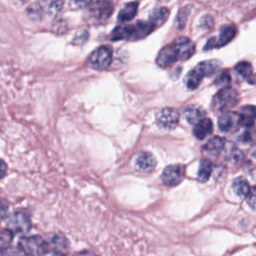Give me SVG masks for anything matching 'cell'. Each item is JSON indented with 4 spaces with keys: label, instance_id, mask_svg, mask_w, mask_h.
Segmentation results:
<instances>
[{
    "label": "cell",
    "instance_id": "obj_11",
    "mask_svg": "<svg viewBox=\"0 0 256 256\" xmlns=\"http://www.w3.org/2000/svg\"><path fill=\"white\" fill-rule=\"evenodd\" d=\"M176 60H178V59H177V55H176V52H175L172 44L166 45L165 47H163L159 51V53L156 57L157 65L160 67H163V68L170 66Z\"/></svg>",
    "mask_w": 256,
    "mask_h": 256
},
{
    "label": "cell",
    "instance_id": "obj_2",
    "mask_svg": "<svg viewBox=\"0 0 256 256\" xmlns=\"http://www.w3.org/2000/svg\"><path fill=\"white\" fill-rule=\"evenodd\" d=\"M19 250L28 256H43L48 249V243L40 236L22 237L18 243Z\"/></svg>",
    "mask_w": 256,
    "mask_h": 256
},
{
    "label": "cell",
    "instance_id": "obj_32",
    "mask_svg": "<svg viewBox=\"0 0 256 256\" xmlns=\"http://www.w3.org/2000/svg\"><path fill=\"white\" fill-rule=\"evenodd\" d=\"M7 169H8L7 164L5 163L4 160H2V159L0 158V179H2V178L6 175Z\"/></svg>",
    "mask_w": 256,
    "mask_h": 256
},
{
    "label": "cell",
    "instance_id": "obj_6",
    "mask_svg": "<svg viewBox=\"0 0 256 256\" xmlns=\"http://www.w3.org/2000/svg\"><path fill=\"white\" fill-rule=\"evenodd\" d=\"M89 64L96 69L107 68L112 61V51L107 46H100L89 56Z\"/></svg>",
    "mask_w": 256,
    "mask_h": 256
},
{
    "label": "cell",
    "instance_id": "obj_8",
    "mask_svg": "<svg viewBox=\"0 0 256 256\" xmlns=\"http://www.w3.org/2000/svg\"><path fill=\"white\" fill-rule=\"evenodd\" d=\"M179 113L174 108H164L156 115L157 125L164 129L174 128L179 121Z\"/></svg>",
    "mask_w": 256,
    "mask_h": 256
},
{
    "label": "cell",
    "instance_id": "obj_29",
    "mask_svg": "<svg viewBox=\"0 0 256 256\" xmlns=\"http://www.w3.org/2000/svg\"><path fill=\"white\" fill-rule=\"evenodd\" d=\"M12 238H13V234L8 229L0 231V245L7 246L8 244L11 243Z\"/></svg>",
    "mask_w": 256,
    "mask_h": 256
},
{
    "label": "cell",
    "instance_id": "obj_33",
    "mask_svg": "<svg viewBox=\"0 0 256 256\" xmlns=\"http://www.w3.org/2000/svg\"><path fill=\"white\" fill-rule=\"evenodd\" d=\"M72 3L78 7H83V6H86L88 4L91 3L92 0H71Z\"/></svg>",
    "mask_w": 256,
    "mask_h": 256
},
{
    "label": "cell",
    "instance_id": "obj_4",
    "mask_svg": "<svg viewBox=\"0 0 256 256\" xmlns=\"http://www.w3.org/2000/svg\"><path fill=\"white\" fill-rule=\"evenodd\" d=\"M6 228L13 233H26L32 227L29 215L24 211H15L5 218Z\"/></svg>",
    "mask_w": 256,
    "mask_h": 256
},
{
    "label": "cell",
    "instance_id": "obj_31",
    "mask_svg": "<svg viewBox=\"0 0 256 256\" xmlns=\"http://www.w3.org/2000/svg\"><path fill=\"white\" fill-rule=\"evenodd\" d=\"M6 214H7V205L2 199H0V221L3 218H5Z\"/></svg>",
    "mask_w": 256,
    "mask_h": 256
},
{
    "label": "cell",
    "instance_id": "obj_12",
    "mask_svg": "<svg viewBox=\"0 0 256 256\" xmlns=\"http://www.w3.org/2000/svg\"><path fill=\"white\" fill-rule=\"evenodd\" d=\"M256 119V107L252 105H245L241 108L238 114V124L248 128L252 127Z\"/></svg>",
    "mask_w": 256,
    "mask_h": 256
},
{
    "label": "cell",
    "instance_id": "obj_19",
    "mask_svg": "<svg viewBox=\"0 0 256 256\" xmlns=\"http://www.w3.org/2000/svg\"><path fill=\"white\" fill-rule=\"evenodd\" d=\"M183 115L190 124H196L198 121L204 118L205 111L201 109L199 106L190 105L184 109Z\"/></svg>",
    "mask_w": 256,
    "mask_h": 256
},
{
    "label": "cell",
    "instance_id": "obj_14",
    "mask_svg": "<svg viewBox=\"0 0 256 256\" xmlns=\"http://www.w3.org/2000/svg\"><path fill=\"white\" fill-rule=\"evenodd\" d=\"M213 131V124L212 121L209 118H202L200 121H198L196 124H194L193 127V134L194 136L202 140L205 137H207L209 134H211Z\"/></svg>",
    "mask_w": 256,
    "mask_h": 256
},
{
    "label": "cell",
    "instance_id": "obj_18",
    "mask_svg": "<svg viewBox=\"0 0 256 256\" xmlns=\"http://www.w3.org/2000/svg\"><path fill=\"white\" fill-rule=\"evenodd\" d=\"M236 35V28L233 25H225L219 32V37L215 39V47H222L228 44Z\"/></svg>",
    "mask_w": 256,
    "mask_h": 256
},
{
    "label": "cell",
    "instance_id": "obj_16",
    "mask_svg": "<svg viewBox=\"0 0 256 256\" xmlns=\"http://www.w3.org/2000/svg\"><path fill=\"white\" fill-rule=\"evenodd\" d=\"M169 17V10L166 7H159L156 9H153L149 15V23L153 26V28H158L162 24L165 23V21Z\"/></svg>",
    "mask_w": 256,
    "mask_h": 256
},
{
    "label": "cell",
    "instance_id": "obj_26",
    "mask_svg": "<svg viewBox=\"0 0 256 256\" xmlns=\"http://www.w3.org/2000/svg\"><path fill=\"white\" fill-rule=\"evenodd\" d=\"M235 71L244 78H248L252 74V65L247 61H241L235 65Z\"/></svg>",
    "mask_w": 256,
    "mask_h": 256
},
{
    "label": "cell",
    "instance_id": "obj_13",
    "mask_svg": "<svg viewBox=\"0 0 256 256\" xmlns=\"http://www.w3.org/2000/svg\"><path fill=\"white\" fill-rule=\"evenodd\" d=\"M238 124V115L231 111L223 112L218 118V127L222 132H229Z\"/></svg>",
    "mask_w": 256,
    "mask_h": 256
},
{
    "label": "cell",
    "instance_id": "obj_27",
    "mask_svg": "<svg viewBox=\"0 0 256 256\" xmlns=\"http://www.w3.org/2000/svg\"><path fill=\"white\" fill-rule=\"evenodd\" d=\"M231 82V77L229 72L227 71H223L221 72L215 79L214 84L216 86H221V87H227Z\"/></svg>",
    "mask_w": 256,
    "mask_h": 256
},
{
    "label": "cell",
    "instance_id": "obj_10",
    "mask_svg": "<svg viewBox=\"0 0 256 256\" xmlns=\"http://www.w3.org/2000/svg\"><path fill=\"white\" fill-rule=\"evenodd\" d=\"M154 30L153 26L148 21H139L134 25H129L130 40H139L149 35Z\"/></svg>",
    "mask_w": 256,
    "mask_h": 256
},
{
    "label": "cell",
    "instance_id": "obj_25",
    "mask_svg": "<svg viewBox=\"0 0 256 256\" xmlns=\"http://www.w3.org/2000/svg\"><path fill=\"white\" fill-rule=\"evenodd\" d=\"M129 37V25H118L111 32V40L118 41Z\"/></svg>",
    "mask_w": 256,
    "mask_h": 256
},
{
    "label": "cell",
    "instance_id": "obj_20",
    "mask_svg": "<svg viewBox=\"0 0 256 256\" xmlns=\"http://www.w3.org/2000/svg\"><path fill=\"white\" fill-rule=\"evenodd\" d=\"M138 10V3L137 2H129L127 3L118 13V20L120 22H127L132 20Z\"/></svg>",
    "mask_w": 256,
    "mask_h": 256
},
{
    "label": "cell",
    "instance_id": "obj_34",
    "mask_svg": "<svg viewBox=\"0 0 256 256\" xmlns=\"http://www.w3.org/2000/svg\"><path fill=\"white\" fill-rule=\"evenodd\" d=\"M74 256H97V255L91 250H81V251L75 253Z\"/></svg>",
    "mask_w": 256,
    "mask_h": 256
},
{
    "label": "cell",
    "instance_id": "obj_1",
    "mask_svg": "<svg viewBox=\"0 0 256 256\" xmlns=\"http://www.w3.org/2000/svg\"><path fill=\"white\" fill-rule=\"evenodd\" d=\"M63 0H37L27 9L28 16L33 20L54 18L62 9Z\"/></svg>",
    "mask_w": 256,
    "mask_h": 256
},
{
    "label": "cell",
    "instance_id": "obj_28",
    "mask_svg": "<svg viewBox=\"0 0 256 256\" xmlns=\"http://www.w3.org/2000/svg\"><path fill=\"white\" fill-rule=\"evenodd\" d=\"M256 135V130H252L251 127L246 128V130L239 136V140L243 143H249L251 142Z\"/></svg>",
    "mask_w": 256,
    "mask_h": 256
},
{
    "label": "cell",
    "instance_id": "obj_35",
    "mask_svg": "<svg viewBox=\"0 0 256 256\" xmlns=\"http://www.w3.org/2000/svg\"><path fill=\"white\" fill-rule=\"evenodd\" d=\"M43 256H65V255L61 251L51 250V251H47Z\"/></svg>",
    "mask_w": 256,
    "mask_h": 256
},
{
    "label": "cell",
    "instance_id": "obj_7",
    "mask_svg": "<svg viewBox=\"0 0 256 256\" xmlns=\"http://www.w3.org/2000/svg\"><path fill=\"white\" fill-rule=\"evenodd\" d=\"M185 174V167L180 164H173L167 166L161 175L162 182L167 186H175L179 184Z\"/></svg>",
    "mask_w": 256,
    "mask_h": 256
},
{
    "label": "cell",
    "instance_id": "obj_9",
    "mask_svg": "<svg viewBox=\"0 0 256 256\" xmlns=\"http://www.w3.org/2000/svg\"><path fill=\"white\" fill-rule=\"evenodd\" d=\"M172 45L176 52L177 59L181 61L189 59L195 52L194 43L186 37H179Z\"/></svg>",
    "mask_w": 256,
    "mask_h": 256
},
{
    "label": "cell",
    "instance_id": "obj_22",
    "mask_svg": "<svg viewBox=\"0 0 256 256\" xmlns=\"http://www.w3.org/2000/svg\"><path fill=\"white\" fill-rule=\"evenodd\" d=\"M232 188L240 198L247 197L250 191V185L244 177H238L234 179L232 182Z\"/></svg>",
    "mask_w": 256,
    "mask_h": 256
},
{
    "label": "cell",
    "instance_id": "obj_21",
    "mask_svg": "<svg viewBox=\"0 0 256 256\" xmlns=\"http://www.w3.org/2000/svg\"><path fill=\"white\" fill-rule=\"evenodd\" d=\"M220 67V63L217 60H207L200 62L195 68L201 73V75L204 77H209L213 75Z\"/></svg>",
    "mask_w": 256,
    "mask_h": 256
},
{
    "label": "cell",
    "instance_id": "obj_5",
    "mask_svg": "<svg viewBox=\"0 0 256 256\" xmlns=\"http://www.w3.org/2000/svg\"><path fill=\"white\" fill-rule=\"evenodd\" d=\"M113 12V5L109 0H98L88 10L89 19L99 23L107 20Z\"/></svg>",
    "mask_w": 256,
    "mask_h": 256
},
{
    "label": "cell",
    "instance_id": "obj_30",
    "mask_svg": "<svg viewBox=\"0 0 256 256\" xmlns=\"http://www.w3.org/2000/svg\"><path fill=\"white\" fill-rule=\"evenodd\" d=\"M247 203L248 205L252 208L256 210V186L250 188V191L247 195Z\"/></svg>",
    "mask_w": 256,
    "mask_h": 256
},
{
    "label": "cell",
    "instance_id": "obj_15",
    "mask_svg": "<svg viewBox=\"0 0 256 256\" xmlns=\"http://www.w3.org/2000/svg\"><path fill=\"white\" fill-rule=\"evenodd\" d=\"M224 145H225V141L223 138L214 136L206 142V144L203 147V150L209 156L216 157L222 152Z\"/></svg>",
    "mask_w": 256,
    "mask_h": 256
},
{
    "label": "cell",
    "instance_id": "obj_17",
    "mask_svg": "<svg viewBox=\"0 0 256 256\" xmlns=\"http://www.w3.org/2000/svg\"><path fill=\"white\" fill-rule=\"evenodd\" d=\"M135 164L136 166L143 171H149L152 170L155 165H156V160L154 158V156L146 151L140 152L135 160Z\"/></svg>",
    "mask_w": 256,
    "mask_h": 256
},
{
    "label": "cell",
    "instance_id": "obj_24",
    "mask_svg": "<svg viewBox=\"0 0 256 256\" xmlns=\"http://www.w3.org/2000/svg\"><path fill=\"white\" fill-rule=\"evenodd\" d=\"M202 78H203V76L201 75V73L196 68H194L187 73V75L185 77V84L188 89L194 90L199 86Z\"/></svg>",
    "mask_w": 256,
    "mask_h": 256
},
{
    "label": "cell",
    "instance_id": "obj_3",
    "mask_svg": "<svg viewBox=\"0 0 256 256\" xmlns=\"http://www.w3.org/2000/svg\"><path fill=\"white\" fill-rule=\"evenodd\" d=\"M238 93L235 89L227 86L222 88L213 98V107L221 112H226L238 103Z\"/></svg>",
    "mask_w": 256,
    "mask_h": 256
},
{
    "label": "cell",
    "instance_id": "obj_23",
    "mask_svg": "<svg viewBox=\"0 0 256 256\" xmlns=\"http://www.w3.org/2000/svg\"><path fill=\"white\" fill-rule=\"evenodd\" d=\"M212 170H213L212 163L207 159H202L200 161L197 179L200 182H206L210 178V176L212 174Z\"/></svg>",
    "mask_w": 256,
    "mask_h": 256
},
{
    "label": "cell",
    "instance_id": "obj_36",
    "mask_svg": "<svg viewBox=\"0 0 256 256\" xmlns=\"http://www.w3.org/2000/svg\"><path fill=\"white\" fill-rule=\"evenodd\" d=\"M11 1H12V3H13L14 5H16V6H21V5L25 4L28 0H11Z\"/></svg>",
    "mask_w": 256,
    "mask_h": 256
}]
</instances>
